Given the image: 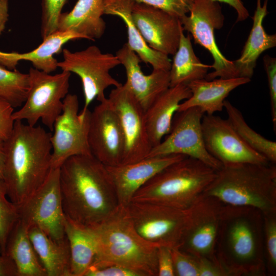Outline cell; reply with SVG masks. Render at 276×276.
I'll return each instance as SVG.
<instances>
[{
	"instance_id": "1",
	"label": "cell",
	"mask_w": 276,
	"mask_h": 276,
	"mask_svg": "<svg viewBox=\"0 0 276 276\" xmlns=\"http://www.w3.org/2000/svg\"><path fill=\"white\" fill-rule=\"evenodd\" d=\"M59 179L64 215L74 221L94 225L119 206L106 166L92 154L66 159L59 168Z\"/></svg>"
},
{
	"instance_id": "2",
	"label": "cell",
	"mask_w": 276,
	"mask_h": 276,
	"mask_svg": "<svg viewBox=\"0 0 276 276\" xmlns=\"http://www.w3.org/2000/svg\"><path fill=\"white\" fill-rule=\"evenodd\" d=\"M51 135L40 126L17 120L4 142L3 180L9 199L17 206L39 189L52 169Z\"/></svg>"
},
{
	"instance_id": "3",
	"label": "cell",
	"mask_w": 276,
	"mask_h": 276,
	"mask_svg": "<svg viewBox=\"0 0 276 276\" xmlns=\"http://www.w3.org/2000/svg\"><path fill=\"white\" fill-rule=\"evenodd\" d=\"M263 235L261 212L223 204L214 257L226 276L265 274Z\"/></svg>"
},
{
	"instance_id": "4",
	"label": "cell",
	"mask_w": 276,
	"mask_h": 276,
	"mask_svg": "<svg viewBox=\"0 0 276 276\" xmlns=\"http://www.w3.org/2000/svg\"><path fill=\"white\" fill-rule=\"evenodd\" d=\"M274 164L223 165L202 194L215 197L226 205L255 208L263 215L276 214Z\"/></svg>"
},
{
	"instance_id": "5",
	"label": "cell",
	"mask_w": 276,
	"mask_h": 276,
	"mask_svg": "<svg viewBox=\"0 0 276 276\" xmlns=\"http://www.w3.org/2000/svg\"><path fill=\"white\" fill-rule=\"evenodd\" d=\"M89 226L97 242L93 263L110 262L137 271L143 276H157L158 246L146 241L137 233L125 207L119 206L108 218Z\"/></svg>"
},
{
	"instance_id": "6",
	"label": "cell",
	"mask_w": 276,
	"mask_h": 276,
	"mask_svg": "<svg viewBox=\"0 0 276 276\" xmlns=\"http://www.w3.org/2000/svg\"><path fill=\"white\" fill-rule=\"evenodd\" d=\"M217 172L202 162L186 156L157 173L135 193L132 200L186 210L214 179Z\"/></svg>"
},
{
	"instance_id": "7",
	"label": "cell",
	"mask_w": 276,
	"mask_h": 276,
	"mask_svg": "<svg viewBox=\"0 0 276 276\" xmlns=\"http://www.w3.org/2000/svg\"><path fill=\"white\" fill-rule=\"evenodd\" d=\"M71 74L62 71L51 75L30 67L26 99L21 108L13 112L14 121H26L34 126L41 120L52 131L54 122L62 111L63 100L68 94Z\"/></svg>"
},
{
	"instance_id": "8",
	"label": "cell",
	"mask_w": 276,
	"mask_h": 276,
	"mask_svg": "<svg viewBox=\"0 0 276 276\" xmlns=\"http://www.w3.org/2000/svg\"><path fill=\"white\" fill-rule=\"evenodd\" d=\"M62 52L63 60L58 62V67L77 75L81 80L84 97L82 111L87 110L95 99L100 102L104 99L105 90L108 87L122 84L109 73L121 64L116 55L103 53L95 45L76 52L63 49Z\"/></svg>"
},
{
	"instance_id": "9",
	"label": "cell",
	"mask_w": 276,
	"mask_h": 276,
	"mask_svg": "<svg viewBox=\"0 0 276 276\" xmlns=\"http://www.w3.org/2000/svg\"><path fill=\"white\" fill-rule=\"evenodd\" d=\"M125 208L134 228L146 241L158 246L179 247L187 220V210L134 200Z\"/></svg>"
},
{
	"instance_id": "10",
	"label": "cell",
	"mask_w": 276,
	"mask_h": 276,
	"mask_svg": "<svg viewBox=\"0 0 276 276\" xmlns=\"http://www.w3.org/2000/svg\"><path fill=\"white\" fill-rule=\"evenodd\" d=\"M189 13L179 18L183 30L190 33L195 43L206 49L214 60L211 65L214 71L208 73L205 79L238 77L234 62L222 54L215 40V30L220 29L224 21L220 3L195 0Z\"/></svg>"
},
{
	"instance_id": "11",
	"label": "cell",
	"mask_w": 276,
	"mask_h": 276,
	"mask_svg": "<svg viewBox=\"0 0 276 276\" xmlns=\"http://www.w3.org/2000/svg\"><path fill=\"white\" fill-rule=\"evenodd\" d=\"M90 112L88 109L79 113L76 95L68 94L64 98L51 135L52 168H60L72 156L91 154L88 141Z\"/></svg>"
},
{
	"instance_id": "12",
	"label": "cell",
	"mask_w": 276,
	"mask_h": 276,
	"mask_svg": "<svg viewBox=\"0 0 276 276\" xmlns=\"http://www.w3.org/2000/svg\"><path fill=\"white\" fill-rule=\"evenodd\" d=\"M17 207L19 219L28 227L36 225L57 242H62L66 239L59 168H52L43 184Z\"/></svg>"
},
{
	"instance_id": "13",
	"label": "cell",
	"mask_w": 276,
	"mask_h": 276,
	"mask_svg": "<svg viewBox=\"0 0 276 276\" xmlns=\"http://www.w3.org/2000/svg\"><path fill=\"white\" fill-rule=\"evenodd\" d=\"M223 204L215 197L202 194L187 210L185 227L178 248L196 258L215 260Z\"/></svg>"
},
{
	"instance_id": "14",
	"label": "cell",
	"mask_w": 276,
	"mask_h": 276,
	"mask_svg": "<svg viewBox=\"0 0 276 276\" xmlns=\"http://www.w3.org/2000/svg\"><path fill=\"white\" fill-rule=\"evenodd\" d=\"M204 114L197 107L176 112L170 132L151 149L148 156L180 154L197 159L219 170L222 164L208 152L204 145L201 127Z\"/></svg>"
},
{
	"instance_id": "15",
	"label": "cell",
	"mask_w": 276,
	"mask_h": 276,
	"mask_svg": "<svg viewBox=\"0 0 276 276\" xmlns=\"http://www.w3.org/2000/svg\"><path fill=\"white\" fill-rule=\"evenodd\" d=\"M108 99L118 116L124 134L125 150L121 164L148 157L152 146L143 108L124 84L112 89Z\"/></svg>"
},
{
	"instance_id": "16",
	"label": "cell",
	"mask_w": 276,
	"mask_h": 276,
	"mask_svg": "<svg viewBox=\"0 0 276 276\" xmlns=\"http://www.w3.org/2000/svg\"><path fill=\"white\" fill-rule=\"evenodd\" d=\"M201 127L206 149L222 166L270 163L241 139L227 119L204 114Z\"/></svg>"
},
{
	"instance_id": "17",
	"label": "cell",
	"mask_w": 276,
	"mask_h": 276,
	"mask_svg": "<svg viewBox=\"0 0 276 276\" xmlns=\"http://www.w3.org/2000/svg\"><path fill=\"white\" fill-rule=\"evenodd\" d=\"M88 144L91 154L106 166L122 164L125 140L118 116L107 98L90 112Z\"/></svg>"
},
{
	"instance_id": "18",
	"label": "cell",
	"mask_w": 276,
	"mask_h": 276,
	"mask_svg": "<svg viewBox=\"0 0 276 276\" xmlns=\"http://www.w3.org/2000/svg\"><path fill=\"white\" fill-rule=\"evenodd\" d=\"M133 21L147 44L166 55L176 52L183 30L179 18L157 8L134 2Z\"/></svg>"
},
{
	"instance_id": "19",
	"label": "cell",
	"mask_w": 276,
	"mask_h": 276,
	"mask_svg": "<svg viewBox=\"0 0 276 276\" xmlns=\"http://www.w3.org/2000/svg\"><path fill=\"white\" fill-rule=\"evenodd\" d=\"M187 156L169 154L148 156L139 161L106 166L113 183L119 205L126 207L135 193L163 169Z\"/></svg>"
},
{
	"instance_id": "20",
	"label": "cell",
	"mask_w": 276,
	"mask_h": 276,
	"mask_svg": "<svg viewBox=\"0 0 276 276\" xmlns=\"http://www.w3.org/2000/svg\"><path fill=\"white\" fill-rule=\"evenodd\" d=\"M116 55L125 70L124 85L145 111L170 87L169 71L153 70L150 74H144L140 65V58L126 43Z\"/></svg>"
},
{
	"instance_id": "21",
	"label": "cell",
	"mask_w": 276,
	"mask_h": 276,
	"mask_svg": "<svg viewBox=\"0 0 276 276\" xmlns=\"http://www.w3.org/2000/svg\"><path fill=\"white\" fill-rule=\"evenodd\" d=\"M250 81V79L240 77L210 80L202 79L192 81L188 84L191 96L180 104L177 112L192 107H197L204 114L209 115L221 111L229 93Z\"/></svg>"
},
{
	"instance_id": "22",
	"label": "cell",
	"mask_w": 276,
	"mask_h": 276,
	"mask_svg": "<svg viewBox=\"0 0 276 276\" xmlns=\"http://www.w3.org/2000/svg\"><path fill=\"white\" fill-rule=\"evenodd\" d=\"M191 96L188 85L169 87L145 111L146 128L152 148L159 144L170 132L173 117L180 104Z\"/></svg>"
},
{
	"instance_id": "23",
	"label": "cell",
	"mask_w": 276,
	"mask_h": 276,
	"mask_svg": "<svg viewBox=\"0 0 276 276\" xmlns=\"http://www.w3.org/2000/svg\"><path fill=\"white\" fill-rule=\"evenodd\" d=\"M78 39L83 38L72 31H58L42 39V42L38 47L30 52L20 53L0 51V65L14 70L20 61H28L35 68L51 73L58 68V61L54 55L62 51L65 43Z\"/></svg>"
},
{
	"instance_id": "24",
	"label": "cell",
	"mask_w": 276,
	"mask_h": 276,
	"mask_svg": "<svg viewBox=\"0 0 276 276\" xmlns=\"http://www.w3.org/2000/svg\"><path fill=\"white\" fill-rule=\"evenodd\" d=\"M132 0H104V14L117 16L124 22L127 29L128 47L141 61L150 64L153 70L169 71L171 62L168 57L151 48L145 41L132 17Z\"/></svg>"
},
{
	"instance_id": "25",
	"label": "cell",
	"mask_w": 276,
	"mask_h": 276,
	"mask_svg": "<svg viewBox=\"0 0 276 276\" xmlns=\"http://www.w3.org/2000/svg\"><path fill=\"white\" fill-rule=\"evenodd\" d=\"M268 0H257L252 17V26L238 59L234 61L238 76L251 79L259 56L266 50L276 46V35L267 34L263 25L268 14Z\"/></svg>"
},
{
	"instance_id": "26",
	"label": "cell",
	"mask_w": 276,
	"mask_h": 276,
	"mask_svg": "<svg viewBox=\"0 0 276 276\" xmlns=\"http://www.w3.org/2000/svg\"><path fill=\"white\" fill-rule=\"evenodd\" d=\"M104 0H78L69 12L62 13L58 31H69L91 40L100 39L106 29L102 18Z\"/></svg>"
},
{
	"instance_id": "27",
	"label": "cell",
	"mask_w": 276,
	"mask_h": 276,
	"mask_svg": "<svg viewBox=\"0 0 276 276\" xmlns=\"http://www.w3.org/2000/svg\"><path fill=\"white\" fill-rule=\"evenodd\" d=\"M30 239L47 276H71V256L67 238L57 242L36 225L28 227Z\"/></svg>"
},
{
	"instance_id": "28",
	"label": "cell",
	"mask_w": 276,
	"mask_h": 276,
	"mask_svg": "<svg viewBox=\"0 0 276 276\" xmlns=\"http://www.w3.org/2000/svg\"><path fill=\"white\" fill-rule=\"evenodd\" d=\"M4 255L13 262L17 276H47L30 239L28 226L20 219L8 237Z\"/></svg>"
},
{
	"instance_id": "29",
	"label": "cell",
	"mask_w": 276,
	"mask_h": 276,
	"mask_svg": "<svg viewBox=\"0 0 276 276\" xmlns=\"http://www.w3.org/2000/svg\"><path fill=\"white\" fill-rule=\"evenodd\" d=\"M64 231L71 256V276H84L97 254V242L89 226L73 221L65 216Z\"/></svg>"
},
{
	"instance_id": "30",
	"label": "cell",
	"mask_w": 276,
	"mask_h": 276,
	"mask_svg": "<svg viewBox=\"0 0 276 276\" xmlns=\"http://www.w3.org/2000/svg\"><path fill=\"white\" fill-rule=\"evenodd\" d=\"M180 33L177 50L173 55L169 70L170 87L188 85L191 82L205 79L211 65L202 63L195 55L190 34Z\"/></svg>"
},
{
	"instance_id": "31",
	"label": "cell",
	"mask_w": 276,
	"mask_h": 276,
	"mask_svg": "<svg viewBox=\"0 0 276 276\" xmlns=\"http://www.w3.org/2000/svg\"><path fill=\"white\" fill-rule=\"evenodd\" d=\"M227 120L241 139L251 149L265 157L270 163L276 162V142L268 140L252 129L241 112L229 101L224 102Z\"/></svg>"
},
{
	"instance_id": "32",
	"label": "cell",
	"mask_w": 276,
	"mask_h": 276,
	"mask_svg": "<svg viewBox=\"0 0 276 276\" xmlns=\"http://www.w3.org/2000/svg\"><path fill=\"white\" fill-rule=\"evenodd\" d=\"M29 86V75L15 70H9L0 65V98L14 108L25 102Z\"/></svg>"
},
{
	"instance_id": "33",
	"label": "cell",
	"mask_w": 276,
	"mask_h": 276,
	"mask_svg": "<svg viewBox=\"0 0 276 276\" xmlns=\"http://www.w3.org/2000/svg\"><path fill=\"white\" fill-rule=\"evenodd\" d=\"M19 219L17 206L9 198L6 186L0 179V244L4 255L8 237Z\"/></svg>"
},
{
	"instance_id": "34",
	"label": "cell",
	"mask_w": 276,
	"mask_h": 276,
	"mask_svg": "<svg viewBox=\"0 0 276 276\" xmlns=\"http://www.w3.org/2000/svg\"><path fill=\"white\" fill-rule=\"evenodd\" d=\"M67 0H41V35L42 39L58 31L59 17Z\"/></svg>"
},
{
	"instance_id": "35",
	"label": "cell",
	"mask_w": 276,
	"mask_h": 276,
	"mask_svg": "<svg viewBox=\"0 0 276 276\" xmlns=\"http://www.w3.org/2000/svg\"><path fill=\"white\" fill-rule=\"evenodd\" d=\"M263 216L266 255L268 267L273 271L276 267V214Z\"/></svg>"
},
{
	"instance_id": "36",
	"label": "cell",
	"mask_w": 276,
	"mask_h": 276,
	"mask_svg": "<svg viewBox=\"0 0 276 276\" xmlns=\"http://www.w3.org/2000/svg\"><path fill=\"white\" fill-rule=\"evenodd\" d=\"M84 276H143L140 272L115 263L94 262Z\"/></svg>"
},
{
	"instance_id": "37",
	"label": "cell",
	"mask_w": 276,
	"mask_h": 276,
	"mask_svg": "<svg viewBox=\"0 0 276 276\" xmlns=\"http://www.w3.org/2000/svg\"><path fill=\"white\" fill-rule=\"evenodd\" d=\"M175 274L177 276H199L197 258L178 248H172Z\"/></svg>"
},
{
	"instance_id": "38",
	"label": "cell",
	"mask_w": 276,
	"mask_h": 276,
	"mask_svg": "<svg viewBox=\"0 0 276 276\" xmlns=\"http://www.w3.org/2000/svg\"><path fill=\"white\" fill-rule=\"evenodd\" d=\"M163 10L180 18L189 13L195 0H132Z\"/></svg>"
},
{
	"instance_id": "39",
	"label": "cell",
	"mask_w": 276,
	"mask_h": 276,
	"mask_svg": "<svg viewBox=\"0 0 276 276\" xmlns=\"http://www.w3.org/2000/svg\"><path fill=\"white\" fill-rule=\"evenodd\" d=\"M270 99V111L273 130L276 131V59L266 55L263 57Z\"/></svg>"
},
{
	"instance_id": "40",
	"label": "cell",
	"mask_w": 276,
	"mask_h": 276,
	"mask_svg": "<svg viewBox=\"0 0 276 276\" xmlns=\"http://www.w3.org/2000/svg\"><path fill=\"white\" fill-rule=\"evenodd\" d=\"M12 105L5 99L0 98V141H6L13 131L15 121Z\"/></svg>"
},
{
	"instance_id": "41",
	"label": "cell",
	"mask_w": 276,
	"mask_h": 276,
	"mask_svg": "<svg viewBox=\"0 0 276 276\" xmlns=\"http://www.w3.org/2000/svg\"><path fill=\"white\" fill-rule=\"evenodd\" d=\"M157 276H174L172 248L159 246L157 254Z\"/></svg>"
},
{
	"instance_id": "42",
	"label": "cell",
	"mask_w": 276,
	"mask_h": 276,
	"mask_svg": "<svg viewBox=\"0 0 276 276\" xmlns=\"http://www.w3.org/2000/svg\"><path fill=\"white\" fill-rule=\"evenodd\" d=\"M199 276H226L215 262L206 258H197Z\"/></svg>"
},
{
	"instance_id": "43",
	"label": "cell",
	"mask_w": 276,
	"mask_h": 276,
	"mask_svg": "<svg viewBox=\"0 0 276 276\" xmlns=\"http://www.w3.org/2000/svg\"><path fill=\"white\" fill-rule=\"evenodd\" d=\"M219 3H225L236 11L237 16L236 22L246 20L249 16L248 10L241 0H214Z\"/></svg>"
},
{
	"instance_id": "44",
	"label": "cell",
	"mask_w": 276,
	"mask_h": 276,
	"mask_svg": "<svg viewBox=\"0 0 276 276\" xmlns=\"http://www.w3.org/2000/svg\"><path fill=\"white\" fill-rule=\"evenodd\" d=\"M0 276H17L13 262L6 255L0 256Z\"/></svg>"
},
{
	"instance_id": "45",
	"label": "cell",
	"mask_w": 276,
	"mask_h": 276,
	"mask_svg": "<svg viewBox=\"0 0 276 276\" xmlns=\"http://www.w3.org/2000/svg\"><path fill=\"white\" fill-rule=\"evenodd\" d=\"M9 18V0H0V36L4 31Z\"/></svg>"
},
{
	"instance_id": "46",
	"label": "cell",
	"mask_w": 276,
	"mask_h": 276,
	"mask_svg": "<svg viewBox=\"0 0 276 276\" xmlns=\"http://www.w3.org/2000/svg\"><path fill=\"white\" fill-rule=\"evenodd\" d=\"M5 164L4 142L0 141V179H3Z\"/></svg>"
},
{
	"instance_id": "47",
	"label": "cell",
	"mask_w": 276,
	"mask_h": 276,
	"mask_svg": "<svg viewBox=\"0 0 276 276\" xmlns=\"http://www.w3.org/2000/svg\"><path fill=\"white\" fill-rule=\"evenodd\" d=\"M2 255V248H1V246L0 244V256H1Z\"/></svg>"
}]
</instances>
